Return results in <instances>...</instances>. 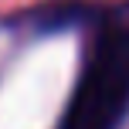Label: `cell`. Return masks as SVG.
Returning <instances> with one entry per match:
<instances>
[{"instance_id": "1", "label": "cell", "mask_w": 129, "mask_h": 129, "mask_svg": "<svg viewBox=\"0 0 129 129\" xmlns=\"http://www.w3.org/2000/svg\"><path fill=\"white\" fill-rule=\"evenodd\" d=\"M129 112V7L95 31L58 129H119Z\"/></svg>"}]
</instances>
